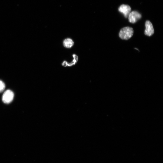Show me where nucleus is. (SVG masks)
Returning a JSON list of instances; mask_svg holds the SVG:
<instances>
[{
    "instance_id": "obj_1",
    "label": "nucleus",
    "mask_w": 163,
    "mask_h": 163,
    "mask_svg": "<svg viewBox=\"0 0 163 163\" xmlns=\"http://www.w3.org/2000/svg\"><path fill=\"white\" fill-rule=\"evenodd\" d=\"M134 34L132 28L126 27L121 29L119 33L120 38L123 40H127L131 38Z\"/></svg>"
},
{
    "instance_id": "obj_2",
    "label": "nucleus",
    "mask_w": 163,
    "mask_h": 163,
    "mask_svg": "<svg viewBox=\"0 0 163 163\" xmlns=\"http://www.w3.org/2000/svg\"><path fill=\"white\" fill-rule=\"evenodd\" d=\"M14 97V94L13 92L10 90H7L3 95L2 101L5 104H9L13 100Z\"/></svg>"
},
{
    "instance_id": "obj_3",
    "label": "nucleus",
    "mask_w": 163,
    "mask_h": 163,
    "mask_svg": "<svg viewBox=\"0 0 163 163\" xmlns=\"http://www.w3.org/2000/svg\"><path fill=\"white\" fill-rule=\"evenodd\" d=\"M128 17L129 22L134 24L141 19L142 16L138 11H133L130 13Z\"/></svg>"
},
{
    "instance_id": "obj_4",
    "label": "nucleus",
    "mask_w": 163,
    "mask_h": 163,
    "mask_svg": "<svg viewBox=\"0 0 163 163\" xmlns=\"http://www.w3.org/2000/svg\"><path fill=\"white\" fill-rule=\"evenodd\" d=\"M146 29L145 30L144 34L145 35L151 36L154 33V30L153 26L151 22L147 20L145 23Z\"/></svg>"
},
{
    "instance_id": "obj_5",
    "label": "nucleus",
    "mask_w": 163,
    "mask_h": 163,
    "mask_svg": "<svg viewBox=\"0 0 163 163\" xmlns=\"http://www.w3.org/2000/svg\"><path fill=\"white\" fill-rule=\"evenodd\" d=\"M118 10L124 14L125 18H127L130 13L131 12L132 9L128 5L123 4L119 7Z\"/></svg>"
},
{
    "instance_id": "obj_6",
    "label": "nucleus",
    "mask_w": 163,
    "mask_h": 163,
    "mask_svg": "<svg viewBox=\"0 0 163 163\" xmlns=\"http://www.w3.org/2000/svg\"><path fill=\"white\" fill-rule=\"evenodd\" d=\"M73 56L74 58V60L71 63H68L66 61H64L62 63V65L64 67H67V66H71L75 65L76 63H77L78 60V56L75 54H74L73 55Z\"/></svg>"
},
{
    "instance_id": "obj_7",
    "label": "nucleus",
    "mask_w": 163,
    "mask_h": 163,
    "mask_svg": "<svg viewBox=\"0 0 163 163\" xmlns=\"http://www.w3.org/2000/svg\"><path fill=\"white\" fill-rule=\"evenodd\" d=\"M63 44L65 48H71L74 45V42L71 39L67 38L64 40Z\"/></svg>"
},
{
    "instance_id": "obj_8",
    "label": "nucleus",
    "mask_w": 163,
    "mask_h": 163,
    "mask_svg": "<svg viewBox=\"0 0 163 163\" xmlns=\"http://www.w3.org/2000/svg\"><path fill=\"white\" fill-rule=\"evenodd\" d=\"M5 88V85L2 81L0 80V93L3 92Z\"/></svg>"
}]
</instances>
